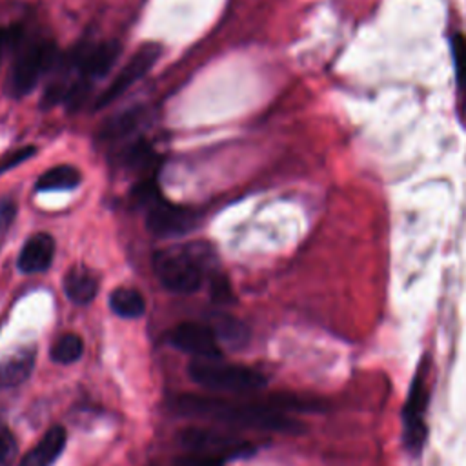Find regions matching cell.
<instances>
[{
	"instance_id": "6da1fadb",
	"label": "cell",
	"mask_w": 466,
	"mask_h": 466,
	"mask_svg": "<svg viewBox=\"0 0 466 466\" xmlns=\"http://www.w3.org/2000/svg\"><path fill=\"white\" fill-rule=\"evenodd\" d=\"M291 402H233L220 397L204 395H182L177 400V410L189 417H206L226 424H237L242 428L295 433L300 424L286 415Z\"/></svg>"
},
{
	"instance_id": "7a4b0ae2",
	"label": "cell",
	"mask_w": 466,
	"mask_h": 466,
	"mask_svg": "<svg viewBox=\"0 0 466 466\" xmlns=\"http://www.w3.org/2000/svg\"><path fill=\"white\" fill-rule=\"evenodd\" d=\"M209 248L204 244L169 246L153 255V271L160 284L173 293H193L206 279Z\"/></svg>"
},
{
	"instance_id": "3957f363",
	"label": "cell",
	"mask_w": 466,
	"mask_h": 466,
	"mask_svg": "<svg viewBox=\"0 0 466 466\" xmlns=\"http://www.w3.org/2000/svg\"><path fill=\"white\" fill-rule=\"evenodd\" d=\"M7 47L15 49L13 66L7 78V91L13 96L27 95L40 76L49 69H55L60 62L56 49L49 42L29 40L24 42V36L16 29L5 31Z\"/></svg>"
},
{
	"instance_id": "277c9868",
	"label": "cell",
	"mask_w": 466,
	"mask_h": 466,
	"mask_svg": "<svg viewBox=\"0 0 466 466\" xmlns=\"http://www.w3.org/2000/svg\"><path fill=\"white\" fill-rule=\"evenodd\" d=\"M189 377L206 390L251 393L266 386V377L248 366L224 364L218 359H195L189 368Z\"/></svg>"
},
{
	"instance_id": "5b68a950",
	"label": "cell",
	"mask_w": 466,
	"mask_h": 466,
	"mask_svg": "<svg viewBox=\"0 0 466 466\" xmlns=\"http://www.w3.org/2000/svg\"><path fill=\"white\" fill-rule=\"evenodd\" d=\"M428 360L420 362L417 373L411 379L406 404L402 410V439L404 446L411 455H417L428 435L426 428V411L430 402V386H428Z\"/></svg>"
},
{
	"instance_id": "8992f818",
	"label": "cell",
	"mask_w": 466,
	"mask_h": 466,
	"mask_svg": "<svg viewBox=\"0 0 466 466\" xmlns=\"http://www.w3.org/2000/svg\"><path fill=\"white\" fill-rule=\"evenodd\" d=\"M200 217L202 213L195 208L160 198L146 209V228L158 238L182 237L198 226Z\"/></svg>"
},
{
	"instance_id": "52a82bcc",
	"label": "cell",
	"mask_w": 466,
	"mask_h": 466,
	"mask_svg": "<svg viewBox=\"0 0 466 466\" xmlns=\"http://www.w3.org/2000/svg\"><path fill=\"white\" fill-rule=\"evenodd\" d=\"M162 53V47L155 42H147L140 46L133 56L126 62V66L118 71V75L111 80V84L98 95L95 100V109H102L115 102L120 95H124L135 82H138L147 71L155 66Z\"/></svg>"
},
{
	"instance_id": "ba28073f",
	"label": "cell",
	"mask_w": 466,
	"mask_h": 466,
	"mask_svg": "<svg viewBox=\"0 0 466 466\" xmlns=\"http://www.w3.org/2000/svg\"><path fill=\"white\" fill-rule=\"evenodd\" d=\"M180 442L193 453L209 455L220 461L244 457L253 453V446L231 435L211 431L206 428H186L180 431Z\"/></svg>"
},
{
	"instance_id": "9c48e42d",
	"label": "cell",
	"mask_w": 466,
	"mask_h": 466,
	"mask_svg": "<svg viewBox=\"0 0 466 466\" xmlns=\"http://www.w3.org/2000/svg\"><path fill=\"white\" fill-rule=\"evenodd\" d=\"M118 55H120V44L116 40H107V42L82 46L80 49L73 51L66 62L71 69H76L80 73V78L96 80L109 73Z\"/></svg>"
},
{
	"instance_id": "30bf717a",
	"label": "cell",
	"mask_w": 466,
	"mask_h": 466,
	"mask_svg": "<svg viewBox=\"0 0 466 466\" xmlns=\"http://www.w3.org/2000/svg\"><path fill=\"white\" fill-rule=\"evenodd\" d=\"M169 342L195 359H220V342L209 324L180 322L169 331Z\"/></svg>"
},
{
	"instance_id": "8fae6325",
	"label": "cell",
	"mask_w": 466,
	"mask_h": 466,
	"mask_svg": "<svg viewBox=\"0 0 466 466\" xmlns=\"http://www.w3.org/2000/svg\"><path fill=\"white\" fill-rule=\"evenodd\" d=\"M55 257V238L49 233L31 235L18 253V269L24 273L46 271Z\"/></svg>"
},
{
	"instance_id": "7c38bea8",
	"label": "cell",
	"mask_w": 466,
	"mask_h": 466,
	"mask_svg": "<svg viewBox=\"0 0 466 466\" xmlns=\"http://www.w3.org/2000/svg\"><path fill=\"white\" fill-rule=\"evenodd\" d=\"M67 435L62 426L49 428L44 437L22 457L18 466H53L66 446Z\"/></svg>"
},
{
	"instance_id": "4fadbf2b",
	"label": "cell",
	"mask_w": 466,
	"mask_h": 466,
	"mask_svg": "<svg viewBox=\"0 0 466 466\" xmlns=\"http://www.w3.org/2000/svg\"><path fill=\"white\" fill-rule=\"evenodd\" d=\"M118 160L127 171L138 175L140 178H146L153 177V171L158 164V155L153 149V146L140 137L124 146V149L118 155Z\"/></svg>"
},
{
	"instance_id": "5bb4252c",
	"label": "cell",
	"mask_w": 466,
	"mask_h": 466,
	"mask_svg": "<svg viewBox=\"0 0 466 466\" xmlns=\"http://www.w3.org/2000/svg\"><path fill=\"white\" fill-rule=\"evenodd\" d=\"M64 293L75 304H89L98 293V277L86 266H73L64 277Z\"/></svg>"
},
{
	"instance_id": "9a60e30c",
	"label": "cell",
	"mask_w": 466,
	"mask_h": 466,
	"mask_svg": "<svg viewBox=\"0 0 466 466\" xmlns=\"http://www.w3.org/2000/svg\"><path fill=\"white\" fill-rule=\"evenodd\" d=\"M33 366H35L33 348H22L0 359V390L15 388L22 384L31 375Z\"/></svg>"
},
{
	"instance_id": "2e32d148",
	"label": "cell",
	"mask_w": 466,
	"mask_h": 466,
	"mask_svg": "<svg viewBox=\"0 0 466 466\" xmlns=\"http://www.w3.org/2000/svg\"><path fill=\"white\" fill-rule=\"evenodd\" d=\"M82 180V173L71 164H58L47 171H44L36 178L38 191H64L75 189Z\"/></svg>"
},
{
	"instance_id": "e0dca14e",
	"label": "cell",
	"mask_w": 466,
	"mask_h": 466,
	"mask_svg": "<svg viewBox=\"0 0 466 466\" xmlns=\"http://www.w3.org/2000/svg\"><path fill=\"white\" fill-rule=\"evenodd\" d=\"M142 122H144V109L133 107V109L120 113V115L113 116L111 120H107L100 131V138L109 140V142L126 140L129 135H133L140 127Z\"/></svg>"
},
{
	"instance_id": "ac0fdd59",
	"label": "cell",
	"mask_w": 466,
	"mask_h": 466,
	"mask_svg": "<svg viewBox=\"0 0 466 466\" xmlns=\"http://www.w3.org/2000/svg\"><path fill=\"white\" fill-rule=\"evenodd\" d=\"M109 308L122 319H138L146 311V300L135 288H116L109 295Z\"/></svg>"
},
{
	"instance_id": "d6986e66",
	"label": "cell",
	"mask_w": 466,
	"mask_h": 466,
	"mask_svg": "<svg viewBox=\"0 0 466 466\" xmlns=\"http://www.w3.org/2000/svg\"><path fill=\"white\" fill-rule=\"evenodd\" d=\"M218 339L224 340L226 344L229 346H242L244 340L248 339V329L242 322H238L237 319L233 317H228V315H218L215 317L213 324H209Z\"/></svg>"
},
{
	"instance_id": "ffe728a7",
	"label": "cell",
	"mask_w": 466,
	"mask_h": 466,
	"mask_svg": "<svg viewBox=\"0 0 466 466\" xmlns=\"http://www.w3.org/2000/svg\"><path fill=\"white\" fill-rule=\"evenodd\" d=\"M84 353V340L75 333H66L58 337L51 346V359L58 364H71L78 360Z\"/></svg>"
},
{
	"instance_id": "44dd1931",
	"label": "cell",
	"mask_w": 466,
	"mask_h": 466,
	"mask_svg": "<svg viewBox=\"0 0 466 466\" xmlns=\"http://www.w3.org/2000/svg\"><path fill=\"white\" fill-rule=\"evenodd\" d=\"M129 198L133 202V206L137 208H149L153 206L157 200H160V189L158 184L155 180V177H146V178H138V182L131 187Z\"/></svg>"
},
{
	"instance_id": "7402d4cb",
	"label": "cell",
	"mask_w": 466,
	"mask_h": 466,
	"mask_svg": "<svg viewBox=\"0 0 466 466\" xmlns=\"http://www.w3.org/2000/svg\"><path fill=\"white\" fill-rule=\"evenodd\" d=\"M16 451L18 446L13 431L7 426L0 424V466H11L16 457Z\"/></svg>"
},
{
	"instance_id": "603a6c76",
	"label": "cell",
	"mask_w": 466,
	"mask_h": 466,
	"mask_svg": "<svg viewBox=\"0 0 466 466\" xmlns=\"http://www.w3.org/2000/svg\"><path fill=\"white\" fill-rule=\"evenodd\" d=\"M36 153V147L35 146H24V147H18V149H13V151H7L0 157V175L16 167L18 164L25 162L27 158H31L33 155Z\"/></svg>"
},
{
	"instance_id": "cb8c5ba5",
	"label": "cell",
	"mask_w": 466,
	"mask_h": 466,
	"mask_svg": "<svg viewBox=\"0 0 466 466\" xmlns=\"http://www.w3.org/2000/svg\"><path fill=\"white\" fill-rule=\"evenodd\" d=\"M173 466H224V461L209 457V455H202V453H186L180 455Z\"/></svg>"
},
{
	"instance_id": "d4e9b609",
	"label": "cell",
	"mask_w": 466,
	"mask_h": 466,
	"mask_svg": "<svg viewBox=\"0 0 466 466\" xmlns=\"http://www.w3.org/2000/svg\"><path fill=\"white\" fill-rule=\"evenodd\" d=\"M211 297L218 302H228L231 299V289H229L228 279L224 275L211 277Z\"/></svg>"
},
{
	"instance_id": "484cf974",
	"label": "cell",
	"mask_w": 466,
	"mask_h": 466,
	"mask_svg": "<svg viewBox=\"0 0 466 466\" xmlns=\"http://www.w3.org/2000/svg\"><path fill=\"white\" fill-rule=\"evenodd\" d=\"M16 215V204L9 198L0 200V229H7Z\"/></svg>"
},
{
	"instance_id": "4316f807",
	"label": "cell",
	"mask_w": 466,
	"mask_h": 466,
	"mask_svg": "<svg viewBox=\"0 0 466 466\" xmlns=\"http://www.w3.org/2000/svg\"><path fill=\"white\" fill-rule=\"evenodd\" d=\"M5 46H7V42H5V31L0 29V58H2V51H4Z\"/></svg>"
}]
</instances>
